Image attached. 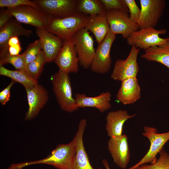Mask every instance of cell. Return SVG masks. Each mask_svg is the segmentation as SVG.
I'll return each instance as SVG.
<instances>
[{
  "instance_id": "52a82bcc",
  "label": "cell",
  "mask_w": 169,
  "mask_h": 169,
  "mask_svg": "<svg viewBox=\"0 0 169 169\" xmlns=\"http://www.w3.org/2000/svg\"><path fill=\"white\" fill-rule=\"evenodd\" d=\"M8 13L20 23L31 25L36 28L46 29L50 17L40 10L30 6L6 8Z\"/></svg>"
},
{
  "instance_id": "836d02e7",
  "label": "cell",
  "mask_w": 169,
  "mask_h": 169,
  "mask_svg": "<svg viewBox=\"0 0 169 169\" xmlns=\"http://www.w3.org/2000/svg\"><path fill=\"white\" fill-rule=\"evenodd\" d=\"M12 18L7 12L6 9L1 8L0 10V28Z\"/></svg>"
},
{
  "instance_id": "cb8c5ba5",
  "label": "cell",
  "mask_w": 169,
  "mask_h": 169,
  "mask_svg": "<svg viewBox=\"0 0 169 169\" xmlns=\"http://www.w3.org/2000/svg\"><path fill=\"white\" fill-rule=\"evenodd\" d=\"M77 11L89 16L106 14V13L100 0H77Z\"/></svg>"
},
{
  "instance_id": "9c48e42d",
  "label": "cell",
  "mask_w": 169,
  "mask_h": 169,
  "mask_svg": "<svg viewBox=\"0 0 169 169\" xmlns=\"http://www.w3.org/2000/svg\"><path fill=\"white\" fill-rule=\"evenodd\" d=\"M116 38L110 31L102 42L98 44L90 68L91 71L104 74L109 71L112 63L110 50Z\"/></svg>"
},
{
  "instance_id": "74e56055",
  "label": "cell",
  "mask_w": 169,
  "mask_h": 169,
  "mask_svg": "<svg viewBox=\"0 0 169 169\" xmlns=\"http://www.w3.org/2000/svg\"><path fill=\"white\" fill-rule=\"evenodd\" d=\"M7 169H22V168L16 167L13 163Z\"/></svg>"
},
{
  "instance_id": "3957f363",
  "label": "cell",
  "mask_w": 169,
  "mask_h": 169,
  "mask_svg": "<svg viewBox=\"0 0 169 169\" xmlns=\"http://www.w3.org/2000/svg\"><path fill=\"white\" fill-rule=\"evenodd\" d=\"M51 80L54 92L61 109L70 113L77 110L79 108L73 96L69 74L59 70L52 76Z\"/></svg>"
},
{
  "instance_id": "277c9868",
  "label": "cell",
  "mask_w": 169,
  "mask_h": 169,
  "mask_svg": "<svg viewBox=\"0 0 169 169\" xmlns=\"http://www.w3.org/2000/svg\"><path fill=\"white\" fill-rule=\"evenodd\" d=\"M164 28L157 30L153 27L140 28L133 33L126 39L128 44L144 50L165 43L169 38H163L160 35L166 33Z\"/></svg>"
},
{
  "instance_id": "d6986e66",
  "label": "cell",
  "mask_w": 169,
  "mask_h": 169,
  "mask_svg": "<svg viewBox=\"0 0 169 169\" xmlns=\"http://www.w3.org/2000/svg\"><path fill=\"white\" fill-rule=\"evenodd\" d=\"M136 115V114L129 115L125 110H119L109 112L106 118V130L108 135L110 138L121 136L125 123Z\"/></svg>"
},
{
  "instance_id": "2e32d148",
  "label": "cell",
  "mask_w": 169,
  "mask_h": 169,
  "mask_svg": "<svg viewBox=\"0 0 169 169\" xmlns=\"http://www.w3.org/2000/svg\"><path fill=\"white\" fill-rule=\"evenodd\" d=\"M35 32L40 40L46 63L54 60L62 46L64 41L46 29L36 28Z\"/></svg>"
},
{
  "instance_id": "7402d4cb",
  "label": "cell",
  "mask_w": 169,
  "mask_h": 169,
  "mask_svg": "<svg viewBox=\"0 0 169 169\" xmlns=\"http://www.w3.org/2000/svg\"><path fill=\"white\" fill-rule=\"evenodd\" d=\"M84 28L92 32L98 44L102 42L110 31L106 14L89 16Z\"/></svg>"
},
{
  "instance_id": "5b68a950",
  "label": "cell",
  "mask_w": 169,
  "mask_h": 169,
  "mask_svg": "<svg viewBox=\"0 0 169 169\" xmlns=\"http://www.w3.org/2000/svg\"><path fill=\"white\" fill-rule=\"evenodd\" d=\"M142 135L148 139L150 147L147 153L137 163L127 169H136L139 166L148 163L153 164L157 160V155L162 149L165 144L169 140V131L158 133L156 128L146 126Z\"/></svg>"
},
{
  "instance_id": "ac0fdd59",
  "label": "cell",
  "mask_w": 169,
  "mask_h": 169,
  "mask_svg": "<svg viewBox=\"0 0 169 169\" xmlns=\"http://www.w3.org/2000/svg\"><path fill=\"white\" fill-rule=\"evenodd\" d=\"M32 33L31 30L25 28L12 18L0 28V56L8 53L7 44L11 38L19 36L28 37Z\"/></svg>"
},
{
  "instance_id": "5bb4252c",
  "label": "cell",
  "mask_w": 169,
  "mask_h": 169,
  "mask_svg": "<svg viewBox=\"0 0 169 169\" xmlns=\"http://www.w3.org/2000/svg\"><path fill=\"white\" fill-rule=\"evenodd\" d=\"M25 89L28 109L24 120H29L36 117L45 106L48 99V95L47 90L38 83L31 88Z\"/></svg>"
},
{
  "instance_id": "f1b7e54d",
  "label": "cell",
  "mask_w": 169,
  "mask_h": 169,
  "mask_svg": "<svg viewBox=\"0 0 169 169\" xmlns=\"http://www.w3.org/2000/svg\"><path fill=\"white\" fill-rule=\"evenodd\" d=\"M41 50V45L39 39L29 44L26 50L23 52L25 66L35 59Z\"/></svg>"
},
{
  "instance_id": "d590c367",
  "label": "cell",
  "mask_w": 169,
  "mask_h": 169,
  "mask_svg": "<svg viewBox=\"0 0 169 169\" xmlns=\"http://www.w3.org/2000/svg\"><path fill=\"white\" fill-rule=\"evenodd\" d=\"M19 41L18 37H14L11 38L8 41L7 44L8 47L12 45L20 44Z\"/></svg>"
},
{
  "instance_id": "603a6c76",
  "label": "cell",
  "mask_w": 169,
  "mask_h": 169,
  "mask_svg": "<svg viewBox=\"0 0 169 169\" xmlns=\"http://www.w3.org/2000/svg\"><path fill=\"white\" fill-rule=\"evenodd\" d=\"M141 57L149 61L160 63L169 69V38L162 45L145 50Z\"/></svg>"
},
{
  "instance_id": "d4e9b609",
  "label": "cell",
  "mask_w": 169,
  "mask_h": 169,
  "mask_svg": "<svg viewBox=\"0 0 169 169\" xmlns=\"http://www.w3.org/2000/svg\"><path fill=\"white\" fill-rule=\"evenodd\" d=\"M0 74L10 78L15 82L19 83L25 88H31L38 83V81L33 79L23 71L10 70L2 65H0Z\"/></svg>"
},
{
  "instance_id": "4316f807",
  "label": "cell",
  "mask_w": 169,
  "mask_h": 169,
  "mask_svg": "<svg viewBox=\"0 0 169 169\" xmlns=\"http://www.w3.org/2000/svg\"><path fill=\"white\" fill-rule=\"evenodd\" d=\"M0 57V65L10 64L14 67L16 70H23L25 66L24 53L15 55H11L7 54Z\"/></svg>"
},
{
  "instance_id": "8d00e7d4",
  "label": "cell",
  "mask_w": 169,
  "mask_h": 169,
  "mask_svg": "<svg viewBox=\"0 0 169 169\" xmlns=\"http://www.w3.org/2000/svg\"><path fill=\"white\" fill-rule=\"evenodd\" d=\"M102 163L105 169H110L107 160L105 159H104L102 161Z\"/></svg>"
},
{
  "instance_id": "30bf717a",
  "label": "cell",
  "mask_w": 169,
  "mask_h": 169,
  "mask_svg": "<svg viewBox=\"0 0 169 169\" xmlns=\"http://www.w3.org/2000/svg\"><path fill=\"white\" fill-rule=\"evenodd\" d=\"M106 15L110 31L115 35L120 34L127 39L133 33L140 29L138 24L131 20L127 12L111 10L106 11Z\"/></svg>"
},
{
  "instance_id": "484cf974",
  "label": "cell",
  "mask_w": 169,
  "mask_h": 169,
  "mask_svg": "<svg viewBox=\"0 0 169 169\" xmlns=\"http://www.w3.org/2000/svg\"><path fill=\"white\" fill-rule=\"evenodd\" d=\"M46 63L45 56L42 50L35 59L27 65L23 70L22 71L33 79L37 81L43 71L44 65Z\"/></svg>"
},
{
  "instance_id": "7c38bea8",
  "label": "cell",
  "mask_w": 169,
  "mask_h": 169,
  "mask_svg": "<svg viewBox=\"0 0 169 169\" xmlns=\"http://www.w3.org/2000/svg\"><path fill=\"white\" fill-rule=\"evenodd\" d=\"M39 9L51 17L63 18L76 13L77 0H34Z\"/></svg>"
},
{
  "instance_id": "44dd1931",
  "label": "cell",
  "mask_w": 169,
  "mask_h": 169,
  "mask_svg": "<svg viewBox=\"0 0 169 169\" xmlns=\"http://www.w3.org/2000/svg\"><path fill=\"white\" fill-rule=\"evenodd\" d=\"M116 95L117 100L124 105L134 103L141 96L140 87L136 78H130L121 81Z\"/></svg>"
},
{
  "instance_id": "9a60e30c",
  "label": "cell",
  "mask_w": 169,
  "mask_h": 169,
  "mask_svg": "<svg viewBox=\"0 0 169 169\" xmlns=\"http://www.w3.org/2000/svg\"><path fill=\"white\" fill-rule=\"evenodd\" d=\"M108 148L114 163L120 168L125 169L130 156L127 136L124 134L110 138L108 142Z\"/></svg>"
},
{
  "instance_id": "8992f818",
  "label": "cell",
  "mask_w": 169,
  "mask_h": 169,
  "mask_svg": "<svg viewBox=\"0 0 169 169\" xmlns=\"http://www.w3.org/2000/svg\"><path fill=\"white\" fill-rule=\"evenodd\" d=\"M72 38L79 65L85 69L90 68L95 51L92 36L83 28L78 31Z\"/></svg>"
},
{
  "instance_id": "7a4b0ae2",
  "label": "cell",
  "mask_w": 169,
  "mask_h": 169,
  "mask_svg": "<svg viewBox=\"0 0 169 169\" xmlns=\"http://www.w3.org/2000/svg\"><path fill=\"white\" fill-rule=\"evenodd\" d=\"M89 16L77 12L63 18L50 17L46 29L63 41L72 38L80 29L84 28Z\"/></svg>"
},
{
  "instance_id": "6da1fadb",
  "label": "cell",
  "mask_w": 169,
  "mask_h": 169,
  "mask_svg": "<svg viewBox=\"0 0 169 169\" xmlns=\"http://www.w3.org/2000/svg\"><path fill=\"white\" fill-rule=\"evenodd\" d=\"M76 153L73 139L66 144L57 145L46 157L38 160L17 163L18 167L23 168L27 166L38 164L51 165L58 169H71Z\"/></svg>"
},
{
  "instance_id": "4fadbf2b",
  "label": "cell",
  "mask_w": 169,
  "mask_h": 169,
  "mask_svg": "<svg viewBox=\"0 0 169 169\" xmlns=\"http://www.w3.org/2000/svg\"><path fill=\"white\" fill-rule=\"evenodd\" d=\"M54 61L59 70L69 74L78 72L79 60L72 38L64 41Z\"/></svg>"
},
{
  "instance_id": "d6a6232c",
  "label": "cell",
  "mask_w": 169,
  "mask_h": 169,
  "mask_svg": "<svg viewBox=\"0 0 169 169\" xmlns=\"http://www.w3.org/2000/svg\"><path fill=\"white\" fill-rule=\"evenodd\" d=\"M15 82L12 80L10 84L0 92V103L1 105H5L10 100V89Z\"/></svg>"
},
{
  "instance_id": "e575fe53",
  "label": "cell",
  "mask_w": 169,
  "mask_h": 169,
  "mask_svg": "<svg viewBox=\"0 0 169 169\" xmlns=\"http://www.w3.org/2000/svg\"><path fill=\"white\" fill-rule=\"evenodd\" d=\"M22 50L20 43L12 45L8 47V53L11 55H15L19 54Z\"/></svg>"
},
{
  "instance_id": "ffe728a7",
  "label": "cell",
  "mask_w": 169,
  "mask_h": 169,
  "mask_svg": "<svg viewBox=\"0 0 169 169\" xmlns=\"http://www.w3.org/2000/svg\"><path fill=\"white\" fill-rule=\"evenodd\" d=\"M74 98L79 108H95L101 112L104 113L111 106V94L109 91L102 93L94 97L88 96L85 94L78 93L76 94Z\"/></svg>"
},
{
  "instance_id": "f546056e",
  "label": "cell",
  "mask_w": 169,
  "mask_h": 169,
  "mask_svg": "<svg viewBox=\"0 0 169 169\" xmlns=\"http://www.w3.org/2000/svg\"><path fill=\"white\" fill-rule=\"evenodd\" d=\"M25 5L30 6L39 9L38 5L34 0H0V7L1 8H11Z\"/></svg>"
},
{
  "instance_id": "4dcf8cb0",
  "label": "cell",
  "mask_w": 169,
  "mask_h": 169,
  "mask_svg": "<svg viewBox=\"0 0 169 169\" xmlns=\"http://www.w3.org/2000/svg\"><path fill=\"white\" fill-rule=\"evenodd\" d=\"M106 11L118 10L129 13L124 0H100Z\"/></svg>"
},
{
  "instance_id": "ba28073f",
  "label": "cell",
  "mask_w": 169,
  "mask_h": 169,
  "mask_svg": "<svg viewBox=\"0 0 169 169\" xmlns=\"http://www.w3.org/2000/svg\"><path fill=\"white\" fill-rule=\"evenodd\" d=\"M141 14L137 22L140 28H155L166 7L164 0H140Z\"/></svg>"
},
{
  "instance_id": "83f0119b",
  "label": "cell",
  "mask_w": 169,
  "mask_h": 169,
  "mask_svg": "<svg viewBox=\"0 0 169 169\" xmlns=\"http://www.w3.org/2000/svg\"><path fill=\"white\" fill-rule=\"evenodd\" d=\"M159 154V158L155 163L150 165L144 164L136 169H169V154L163 149Z\"/></svg>"
},
{
  "instance_id": "1f68e13d",
  "label": "cell",
  "mask_w": 169,
  "mask_h": 169,
  "mask_svg": "<svg viewBox=\"0 0 169 169\" xmlns=\"http://www.w3.org/2000/svg\"><path fill=\"white\" fill-rule=\"evenodd\" d=\"M130 13L129 17L131 20L136 23L140 18L141 8L139 7L135 0H124Z\"/></svg>"
},
{
  "instance_id": "e0dca14e",
  "label": "cell",
  "mask_w": 169,
  "mask_h": 169,
  "mask_svg": "<svg viewBox=\"0 0 169 169\" xmlns=\"http://www.w3.org/2000/svg\"><path fill=\"white\" fill-rule=\"evenodd\" d=\"M87 124L85 119L79 122L76 134L73 138L76 147V153L71 169H102L94 168L91 165L83 141V136Z\"/></svg>"
},
{
  "instance_id": "8fae6325",
  "label": "cell",
  "mask_w": 169,
  "mask_h": 169,
  "mask_svg": "<svg viewBox=\"0 0 169 169\" xmlns=\"http://www.w3.org/2000/svg\"><path fill=\"white\" fill-rule=\"evenodd\" d=\"M139 52V49L132 46L125 59H117L111 75V78L122 81L129 78H136L139 70L137 62Z\"/></svg>"
}]
</instances>
